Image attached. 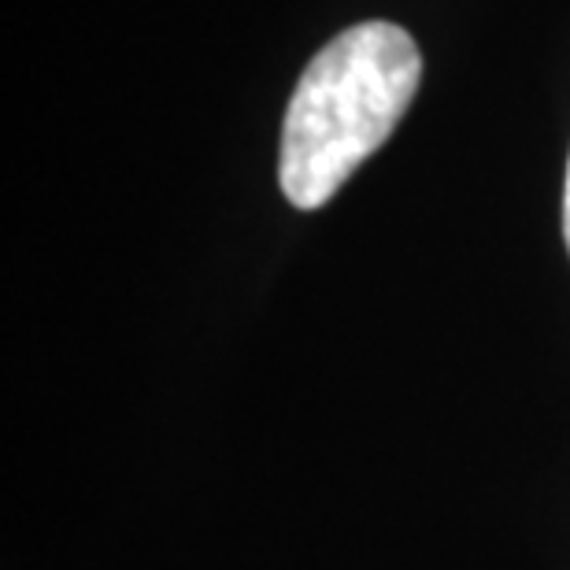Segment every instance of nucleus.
Returning <instances> with one entry per match:
<instances>
[{"instance_id": "f03ea898", "label": "nucleus", "mask_w": 570, "mask_h": 570, "mask_svg": "<svg viewBox=\"0 0 570 570\" xmlns=\"http://www.w3.org/2000/svg\"><path fill=\"white\" fill-rule=\"evenodd\" d=\"M563 237H567V253H570V164H567V189H563Z\"/></svg>"}, {"instance_id": "f257e3e1", "label": "nucleus", "mask_w": 570, "mask_h": 570, "mask_svg": "<svg viewBox=\"0 0 570 570\" xmlns=\"http://www.w3.org/2000/svg\"><path fill=\"white\" fill-rule=\"evenodd\" d=\"M423 56L396 22H360L312 56L282 127L278 181L293 208L315 212L390 141L412 105Z\"/></svg>"}]
</instances>
